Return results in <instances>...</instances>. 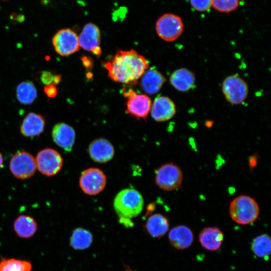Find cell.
<instances>
[{
	"instance_id": "obj_1",
	"label": "cell",
	"mask_w": 271,
	"mask_h": 271,
	"mask_svg": "<svg viewBox=\"0 0 271 271\" xmlns=\"http://www.w3.org/2000/svg\"><path fill=\"white\" fill-rule=\"evenodd\" d=\"M108 76L114 81L135 84L149 67L147 60L136 50H119L104 63Z\"/></svg>"
},
{
	"instance_id": "obj_2",
	"label": "cell",
	"mask_w": 271,
	"mask_h": 271,
	"mask_svg": "<svg viewBox=\"0 0 271 271\" xmlns=\"http://www.w3.org/2000/svg\"><path fill=\"white\" fill-rule=\"evenodd\" d=\"M144 201L137 190L126 188L119 191L113 201V207L119 218V222L126 227L132 225L131 219L139 215L143 211Z\"/></svg>"
},
{
	"instance_id": "obj_3",
	"label": "cell",
	"mask_w": 271,
	"mask_h": 271,
	"mask_svg": "<svg viewBox=\"0 0 271 271\" xmlns=\"http://www.w3.org/2000/svg\"><path fill=\"white\" fill-rule=\"evenodd\" d=\"M229 212L232 219L236 223L246 225L255 221L259 213L256 201L247 195H240L230 203Z\"/></svg>"
},
{
	"instance_id": "obj_4",
	"label": "cell",
	"mask_w": 271,
	"mask_h": 271,
	"mask_svg": "<svg viewBox=\"0 0 271 271\" xmlns=\"http://www.w3.org/2000/svg\"><path fill=\"white\" fill-rule=\"evenodd\" d=\"M155 28L159 37L165 41L172 42L181 35L184 25L179 16L172 13H166L157 20Z\"/></svg>"
},
{
	"instance_id": "obj_5",
	"label": "cell",
	"mask_w": 271,
	"mask_h": 271,
	"mask_svg": "<svg viewBox=\"0 0 271 271\" xmlns=\"http://www.w3.org/2000/svg\"><path fill=\"white\" fill-rule=\"evenodd\" d=\"M155 180L161 189L172 191L178 188L183 181V173L180 168L173 163L161 166L156 170Z\"/></svg>"
},
{
	"instance_id": "obj_6",
	"label": "cell",
	"mask_w": 271,
	"mask_h": 271,
	"mask_svg": "<svg viewBox=\"0 0 271 271\" xmlns=\"http://www.w3.org/2000/svg\"><path fill=\"white\" fill-rule=\"evenodd\" d=\"M9 168L11 172L16 178L23 180L28 179L36 172V160L29 152L19 151L11 158Z\"/></svg>"
},
{
	"instance_id": "obj_7",
	"label": "cell",
	"mask_w": 271,
	"mask_h": 271,
	"mask_svg": "<svg viewBox=\"0 0 271 271\" xmlns=\"http://www.w3.org/2000/svg\"><path fill=\"white\" fill-rule=\"evenodd\" d=\"M37 168L39 172L48 177L55 176L61 170L63 160L56 150L46 148L41 150L35 159Z\"/></svg>"
},
{
	"instance_id": "obj_8",
	"label": "cell",
	"mask_w": 271,
	"mask_h": 271,
	"mask_svg": "<svg viewBox=\"0 0 271 271\" xmlns=\"http://www.w3.org/2000/svg\"><path fill=\"white\" fill-rule=\"evenodd\" d=\"M222 90L227 101L232 105L243 102L248 93L246 82L235 75L229 76L223 80Z\"/></svg>"
},
{
	"instance_id": "obj_9",
	"label": "cell",
	"mask_w": 271,
	"mask_h": 271,
	"mask_svg": "<svg viewBox=\"0 0 271 271\" xmlns=\"http://www.w3.org/2000/svg\"><path fill=\"white\" fill-rule=\"evenodd\" d=\"M106 178L103 172L99 169L90 168L85 170L79 178V186L85 194L95 195L105 188Z\"/></svg>"
},
{
	"instance_id": "obj_10",
	"label": "cell",
	"mask_w": 271,
	"mask_h": 271,
	"mask_svg": "<svg viewBox=\"0 0 271 271\" xmlns=\"http://www.w3.org/2000/svg\"><path fill=\"white\" fill-rule=\"evenodd\" d=\"M55 51L62 56H69L79 50L78 36L69 28L58 31L52 39Z\"/></svg>"
},
{
	"instance_id": "obj_11",
	"label": "cell",
	"mask_w": 271,
	"mask_h": 271,
	"mask_svg": "<svg viewBox=\"0 0 271 271\" xmlns=\"http://www.w3.org/2000/svg\"><path fill=\"white\" fill-rule=\"evenodd\" d=\"M123 95L127 98L126 112L137 118L146 119L152 107L150 98L145 94H137L131 89L124 91Z\"/></svg>"
},
{
	"instance_id": "obj_12",
	"label": "cell",
	"mask_w": 271,
	"mask_h": 271,
	"mask_svg": "<svg viewBox=\"0 0 271 271\" xmlns=\"http://www.w3.org/2000/svg\"><path fill=\"white\" fill-rule=\"evenodd\" d=\"M100 39V31L98 26L92 23H88L84 26L80 33L78 42L80 47L83 49L91 51L99 56L101 53L99 47Z\"/></svg>"
},
{
	"instance_id": "obj_13",
	"label": "cell",
	"mask_w": 271,
	"mask_h": 271,
	"mask_svg": "<svg viewBox=\"0 0 271 271\" xmlns=\"http://www.w3.org/2000/svg\"><path fill=\"white\" fill-rule=\"evenodd\" d=\"M75 131L70 125L64 122L55 124L52 130L54 142L66 152H70L75 140Z\"/></svg>"
},
{
	"instance_id": "obj_14",
	"label": "cell",
	"mask_w": 271,
	"mask_h": 271,
	"mask_svg": "<svg viewBox=\"0 0 271 271\" xmlns=\"http://www.w3.org/2000/svg\"><path fill=\"white\" fill-rule=\"evenodd\" d=\"M90 158L94 162L104 163L110 161L114 155L111 143L104 138H99L91 142L88 147Z\"/></svg>"
},
{
	"instance_id": "obj_15",
	"label": "cell",
	"mask_w": 271,
	"mask_h": 271,
	"mask_svg": "<svg viewBox=\"0 0 271 271\" xmlns=\"http://www.w3.org/2000/svg\"><path fill=\"white\" fill-rule=\"evenodd\" d=\"M151 115L157 121H164L172 118L176 113L174 102L168 97L158 96L151 107Z\"/></svg>"
},
{
	"instance_id": "obj_16",
	"label": "cell",
	"mask_w": 271,
	"mask_h": 271,
	"mask_svg": "<svg viewBox=\"0 0 271 271\" xmlns=\"http://www.w3.org/2000/svg\"><path fill=\"white\" fill-rule=\"evenodd\" d=\"M171 244L175 248L183 250L188 248L193 241V233L187 226L178 225L172 228L168 235Z\"/></svg>"
},
{
	"instance_id": "obj_17",
	"label": "cell",
	"mask_w": 271,
	"mask_h": 271,
	"mask_svg": "<svg viewBox=\"0 0 271 271\" xmlns=\"http://www.w3.org/2000/svg\"><path fill=\"white\" fill-rule=\"evenodd\" d=\"M45 120L40 114L29 113L24 118L20 127L21 133L26 137L40 135L44 131Z\"/></svg>"
},
{
	"instance_id": "obj_18",
	"label": "cell",
	"mask_w": 271,
	"mask_h": 271,
	"mask_svg": "<svg viewBox=\"0 0 271 271\" xmlns=\"http://www.w3.org/2000/svg\"><path fill=\"white\" fill-rule=\"evenodd\" d=\"M223 238V233L216 227L204 228L199 235V240L201 245L210 251L217 250L222 243Z\"/></svg>"
},
{
	"instance_id": "obj_19",
	"label": "cell",
	"mask_w": 271,
	"mask_h": 271,
	"mask_svg": "<svg viewBox=\"0 0 271 271\" xmlns=\"http://www.w3.org/2000/svg\"><path fill=\"white\" fill-rule=\"evenodd\" d=\"M171 85L177 90L185 92L191 89L195 84V77L190 70L182 68L174 71L170 77Z\"/></svg>"
},
{
	"instance_id": "obj_20",
	"label": "cell",
	"mask_w": 271,
	"mask_h": 271,
	"mask_svg": "<svg viewBox=\"0 0 271 271\" xmlns=\"http://www.w3.org/2000/svg\"><path fill=\"white\" fill-rule=\"evenodd\" d=\"M141 87L149 94L157 93L165 82V77L155 68L147 70L142 76Z\"/></svg>"
},
{
	"instance_id": "obj_21",
	"label": "cell",
	"mask_w": 271,
	"mask_h": 271,
	"mask_svg": "<svg viewBox=\"0 0 271 271\" xmlns=\"http://www.w3.org/2000/svg\"><path fill=\"white\" fill-rule=\"evenodd\" d=\"M14 230L21 238L28 239L33 236L38 229V224L34 218L29 215H21L14 221Z\"/></svg>"
},
{
	"instance_id": "obj_22",
	"label": "cell",
	"mask_w": 271,
	"mask_h": 271,
	"mask_svg": "<svg viewBox=\"0 0 271 271\" xmlns=\"http://www.w3.org/2000/svg\"><path fill=\"white\" fill-rule=\"evenodd\" d=\"M145 228L152 237L161 238L168 231L169 223L165 216L160 213H156L148 218Z\"/></svg>"
},
{
	"instance_id": "obj_23",
	"label": "cell",
	"mask_w": 271,
	"mask_h": 271,
	"mask_svg": "<svg viewBox=\"0 0 271 271\" xmlns=\"http://www.w3.org/2000/svg\"><path fill=\"white\" fill-rule=\"evenodd\" d=\"M93 241V235L90 231L81 227L75 229L70 238V245L75 250H83L88 248Z\"/></svg>"
},
{
	"instance_id": "obj_24",
	"label": "cell",
	"mask_w": 271,
	"mask_h": 271,
	"mask_svg": "<svg viewBox=\"0 0 271 271\" xmlns=\"http://www.w3.org/2000/svg\"><path fill=\"white\" fill-rule=\"evenodd\" d=\"M251 249L257 256L267 259L271 252V239L267 234L256 236L252 241Z\"/></svg>"
},
{
	"instance_id": "obj_25",
	"label": "cell",
	"mask_w": 271,
	"mask_h": 271,
	"mask_svg": "<svg viewBox=\"0 0 271 271\" xmlns=\"http://www.w3.org/2000/svg\"><path fill=\"white\" fill-rule=\"evenodd\" d=\"M16 95L20 103L30 104L34 101L37 96V90L32 81H24L18 85Z\"/></svg>"
},
{
	"instance_id": "obj_26",
	"label": "cell",
	"mask_w": 271,
	"mask_h": 271,
	"mask_svg": "<svg viewBox=\"0 0 271 271\" xmlns=\"http://www.w3.org/2000/svg\"><path fill=\"white\" fill-rule=\"evenodd\" d=\"M32 264L29 260L15 258H2L0 260V271H32Z\"/></svg>"
},
{
	"instance_id": "obj_27",
	"label": "cell",
	"mask_w": 271,
	"mask_h": 271,
	"mask_svg": "<svg viewBox=\"0 0 271 271\" xmlns=\"http://www.w3.org/2000/svg\"><path fill=\"white\" fill-rule=\"evenodd\" d=\"M212 7L221 13H230L239 6V0H211Z\"/></svg>"
},
{
	"instance_id": "obj_28",
	"label": "cell",
	"mask_w": 271,
	"mask_h": 271,
	"mask_svg": "<svg viewBox=\"0 0 271 271\" xmlns=\"http://www.w3.org/2000/svg\"><path fill=\"white\" fill-rule=\"evenodd\" d=\"M191 6L196 11L205 12L212 7L211 0H190Z\"/></svg>"
},
{
	"instance_id": "obj_29",
	"label": "cell",
	"mask_w": 271,
	"mask_h": 271,
	"mask_svg": "<svg viewBox=\"0 0 271 271\" xmlns=\"http://www.w3.org/2000/svg\"><path fill=\"white\" fill-rule=\"evenodd\" d=\"M54 75L50 71H42L39 72L38 77L40 82L46 85L53 84Z\"/></svg>"
},
{
	"instance_id": "obj_30",
	"label": "cell",
	"mask_w": 271,
	"mask_h": 271,
	"mask_svg": "<svg viewBox=\"0 0 271 271\" xmlns=\"http://www.w3.org/2000/svg\"><path fill=\"white\" fill-rule=\"evenodd\" d=\"M44 92L48 97L54 98L57 94L58 89L56 85L52 83L45 85Z\"/></svg>"
},
{
	"instance_id": "obj_31",
	"label": "cell",
	"mask_w": 271,
	"mask_h": 271,
	"mask_svg": "<svg viewBox=\"0 0 271 271\" xmlns=\"http://www.w3.org/2000/svg\"><path fill=\"white\" fill-rule=\"evenodd\" d=\"M81 60L83 63V65L85 67L86 70H91L92 68L93 63L91 58L87 57L86 56L83 57L81 58Z\"/></svg>"
},
{
	"instance_id": "obj_32",
	"label": "cell",
	"mask_w": 271,
	"mask_h": 271,
	"mask_svg": "<svg viewBox=\"0 0 271 271\" xmlns=\"http://www.w3.org/2000/svg\"><path fill=\"white\" fill-rule=\"evenodd\" d=\"M257 158L256 157V156L254 155L251 156L249 160V165L250 167H254L256 165L257 162Z\"/></svg>"
},
{
	"instance_id": "obj_33",
	"label": "cell",
	"mask_w": 271,
	"mask_h": 271,
	"mask_svg": "<svg viewBox=\"0 0 271 271\" xmlns=\"http://www.w3.org/2000/svg\"><path fill=\"white\" fill-rule=\"evenodd\" d=\"M62 77L60 74H55L54 77L53 84L57 85L61 81Z\"/></svg>"
},
{
	"instance_id": "obj_34",
	"label": "cell",
	"mask_w": 271,
	"mask_h": 271,
	"mask_svg": "<svg viewBox=\"0 0 271 271\" xmlns=\"http://www.w3.org/2000/svg\"><path fill=\"white\" fill-rule=\"evenodd\" d=\"M4 160L2 154L0 153V169L3 167Z\"/></svg>"
},
{
	"instance_id": "obj_35",
	"label": "cell",
	"mask_w": 271,
	"mask_h": 271,
	"mask_svg": "<svg viewBox=\"0 0 271 271\" xmlns=\"http://www.w3.org/2000/svg\"><path fill=\"white\" fill-rule=\"evenodd\" d=\"M213 124V122L211 121H207L206 122V126L207 127H210L212 126V124Z\"/></svg>"
},
{
	"instance_id": "obj_36",
	"label": "cell",
	"mask_w": 271,
	"mask_h": 271,
	"mask_svg": "<svg viewBox=\"0 0 271 271\" xmlns=\"http://www.w3.org/2000/svg\"><path fill=\"white\" fill-rule=\"evenodd\" d=\"M3 1H5V0H3Z\"/></svg>"
}]
</instances>
